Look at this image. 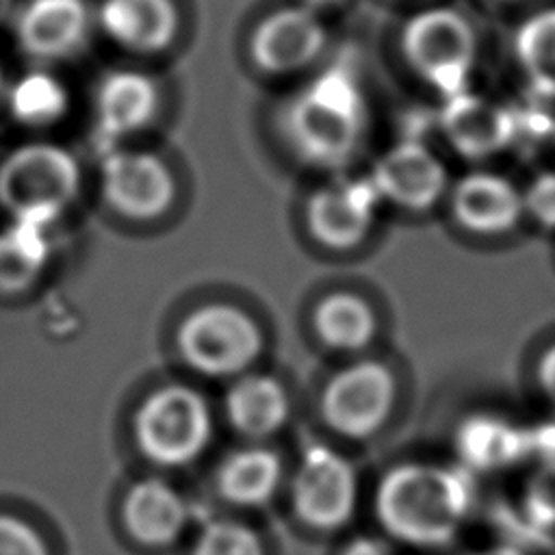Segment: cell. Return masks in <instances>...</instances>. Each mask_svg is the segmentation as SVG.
<instances>
[{
  "mask_svg": "<svg viewBox=\"0 0 555 555\" xmlns=\"http://www.w3.org/2000/svg\"><path fill=\"white\" fill-rule=\"evenodd\" d=\"M48 256L46 225L13 219L0 230V293L15 295L30 288L43 273Z\"/></svg>",
  "mask_w": 555,
  "mask_h": 555,
  "instance_id": "603a6c76",
  "label": "cell"
},
{
  "mask_svg": "<svg viewBox=\"0 0 555 555\" xmlns=\"http://www.w3.org/2000/svg\"><path fill=\"white\" fill-rule=\"evenodd\" d=\"M475 501V479L460 464L405 462L379 479L375 512L392 538L434 548L457 538Z\"/></svg>",
  "mask_w": 555,
  "mask_h": 555,
  "instance_id": "6da1fadb",
  "label": "cell"
},
{
  "mask_svg": "<svg viewBox=\"0 0 555 555\" xmlns=\"http://www.w3.org/2000/svg\"><path fill=\"white\" fill-rule=\"evenodd\" d=\"M397 395L392 371L377 360H360L338 371L321 397V414L345 438H369L390 416Z\"/></svg>",
  "mask_w": 555,
  "mask_h": 555,
  "instance_id": "52a82bcc",
  "label": "cell"
},
{
  "mask_svg": "<svg viewBox=\"0 0 555 555\" xmlns=\"http://www.w3.org/2000/svg\"><path fill=\"white\" fill-rule=\"evenodd\" d=\"M156 111L158 89L152 78L139 72H108L98 85V128L111 139H121L143 130L156 117Z\"/></svg>",
  "mask_w": 555,
  "mask_h": 555,
  "instance_id": "d6986e66",
  "label": "cell"
},
{
  "mask_svg": "<svg viewBox=\"0 0 555 555\" xmlns=\"http://www.w3.org/2000/svg\"><path fill=\"white\" fill-rule=\"evenodd\" d=\"M382 197L371 178H336L319 186L306 204V225L317 243L347 251L373 230Z\"/></svg>",
  "mask_w": 555,
  "mask_h": 555,
  "instance_id": "30bf717a",
  "label": "cell"
},
{
  "mask_svg": "<svg viewBox=\"0 0 555 555\" xmlns=\"http://www.w3.org/2000/svg\"><path fill=\"white\" fill-rule=\"evenodd\" d=\"M80 189V167L56 143H26L0 163V206L17 221L48 225Z\"/></svg>",
  "mask_w": 555,
  "mask_h": 555,
  "instance_id": "3957f363",
  "label": "cell"
},
{
  "mask_svg": "<svg viewBox=\"0 0 555 555\" xmlns=\"http://www.w3.org/2000/svg\"><path fill=\"white\" fill-rule=\"evenodd\" d=\"M343 555H392V551L373 538H358L343 551Z\"/></svg>",
  "mask_w": 555,
  "mask_h": 555,
  "instance_id": "1f68e13d",
  "label": "cell"
},
{
  "mask_svg": "<svg viewBox=\"0 0 555 555\" xmlns=\"http://www.w3.org/2000/svg\"><path fill=\"white\" fill-rule=\"evenodd\" d=\"M325 46V28L308 7H284L251 33L249 56L267 74H291L310 65Z\"/></svg>",
  "mask_w": 555,
  "mask_h": 555,
  "instance_id": "4fadbf2b",
  "label": "cell"
},
{
  "mask_svg": "<svg viewBox=\"0 0 555 555\" xmlns=\"http://www.w3.org/2000/svg\"><path fill=\"white\" fill-rule=\"evenodd\" d=\"M11 4H13V0H0V24L7 20V15L11 11Z\"/></svg>",
  "mask_w": 555,
  "mask_h": 555,
  "instance_id": "e575fe53",
  "label": "cell"
},
{
  "mask_svg": "<svg viewBox=\"0 0 555 555\" xmlns=\"http://www.w3.org/2000/svg\"><path fill=\"white\" fill-rule=\"evenodd\" d=\"M89 24L87 0H28L15 22V37L28 56L59 61L80 50Z\"/></svg>",
  "mask_w": 555,
  "mask_h": 555,
  "instance_id": "2e32d148",
  "label": "cell"
},
{
  "mask_svg": "<svg viewBox=\"0 0 555 555\" xmlns=\"http://www.w3.org/2000/svg\"><path fill=\"white\" fill-rule=\"evenodd\" d=\"M128 533L143 546H169L186 527L189 509L182 494L158 477H147L128 488L121 503Z\"/></svg>",
  "mask_w": 555,
  "mask_h": 555,
  "instance_id": "e0dca14e",
  "label": "cell"
},
{
  "mask_svg": "<svg viewBox=\"0 0 555 555\" xmlns=\"http://www.w3.org/2000/svg\"><path fill=\"white\" fill-rule=\"evenodd\" d=\"M0 555H50L39 531L26 520L0 512Z\"/></svg>",
  "mask_w": 555,
  "mask_h": 555,
  "instance_id": "f1b7e54d",
  "label": "cell"
},
{
  "mask_svg": "<svg viewBox=\"0 0 555 555\" xmlns=\"http://www.w3.org/2000/svg\"><path fill=\"white\" fill-rule=\"evenodd\" d=\"M288 410L284 386L260 373L241 375L225 395L230 425L251 440H262L280 431L288 418Z\"/></svg>",
  "mask_w": 555,
  "mask_h": 555,
  "instance_id": "ffe728a7",
  "label": "cell"
},
{
  "mask_svg": "<svg viewBox=\"0 0 555 555\" xmlns=\"http://www.w3.org/2000/svg\"><path fill=\"white\" fill-rule=\"evenodd\" d=\"M533 377L542 397L555 408V343H551L535 360Z\"/></svg>",
  "mask_w": 555,
  "mask_h": 555,
  "instance_id": "4dcf8cb0",
  "label": "cell"
},
{
  "mask_svg": "<svg viewBox=\"0 0 555 555\" xmlns=\"http://www.w3.org/2000/svg\"><path fill=\"white\" fill-rule=\"evenodd\" d=\"M473 555H527V553L520 546H516V544H496V546L477 551Z\"/></svg>",
  "mask_w": 555,
  "mask_h": 555,
  "instance_id": "d6a6232c",
  "label": "cell"
},
{
  "mask_svg": "<svg viewBox=\"0 0 555 555\" xmlns=\"http://www.w3.org/2000/svg\"><path fill=\"white\" fill-rule=\"evenodd\" d=\"M2 87H4V78H2V69H0V93H2Z\"/></svg>",
  "mask_w": 555,
  "mask_h": 555,
  "instance_id": "d590c367",
  "label": "cell"
},
{
  "mask_svg": "<svg viewBox=\"0 0 555 555\" xmlns=\"http://www.w3.org/2000/svg\"><path fill=\"white\" fill-rule=\"evenodd\" d=\"M518 518L531 535L540 538L555 531V464H540L527 479L518 503Z\"/></svg>",
  "mask_w": 555,
  "mask_h": 555,
  "instance_id": "484cf974",
  "label": "cell"
},
{
  "mask_svg": "<svg viewBox=\"0 0 555 555\" xmlns=\"http://www.w3.org/2000/svg\"><path fill=\"white\" fill-rule=\"evenodd\" d=\"M308 9H319V7H332V4H338L340 0H304Z\"/></svg>",
  "mask_w": 555,
  "mask_h": 555,
  "instance_id": "836d02e7",
  "label": "cell"
},
{
  "mask_svg": "<svg viewBox=\"0 0 555 555\" xmlns=\"http://www.w3.org/2000/svg\"><path fill=\"white\" fill-rule=\"evenodd\" d=\"M193 555H264V548L249 527L234 520H217L202 531Z\"/></svg>",
  "mask_w": 555,
  "mask_h": 555,
  "instance_id": "4316f807",
  "label": "cell"
},
{
  "mask_svg": "<svg viewBox=\"0 0 555 555\" xmlns=\"http://www.w3.org/2000/svg\"><path fill=\"white\" fill-rule=\"evenodd\" d=\"M312 325L321 343L330 349L360 351L373 340L377 332V317L366 299L340 291L317 304Z\"/></svg>",
  "mask_w": 555,
  "mask_h": 555,
  "instance_id": "7402d4cb",
  "label": "cell"
},
{
  "mask_svg": "<svg viewBox=\"0 0 555 555\" xmlns=\"http://www.w3.org/2000/svg\"><path fill=\"white\" fill-rule=\"evenodd\" d=\"M291 494L301 522L319 531L340 529L356 512L358 477L347 457L317 444L301 455Z\"/></svg>",
  "mask_w": 555,
  "mask_h": 555,
  "instance_id": "ba28073f",
  "label": "cell"
},
{
  "mask_svg": "<svg viewBox=\"0 0 555 555\" xmlns=\"http://www.w3.org/2000/svg\"><path fill=\"white\" fill-rule=\"evenodd\" d=\"M457 464L470 475L499 473L531 460L529 425L496 412H473L453 431Z\"/></svg>",
  "mask_w": 555,
  "mask_h": 555,
  "instance_id": "9a60e30c",
  "label": "cell"
},
{
  "mask_svg": "<svg viewBox=\"0 0 555 555\" xmlns=\"http://www.w3.org/2000/svg\"><path fill=\"white\" fill-rule=\"evenodd\" d=\"M525 217L544 230H555V169L540 171L522 189Z\"/></svg>",
  "mask_w": 555,
  "mask_h": 555,
  "instance_id": "83f0119b",
  "label": "cell"
},
{
  "mask_svg": "<svg viewBox=\"0 0 555 555\" xmlns=\"http://www.w3.org/2000/svg\"><path fill=\"white\" fill-rule=\"evenodd\" d=\"M453 221L466 232L494 236L514 230L525 217L522 189L494 171H470L449 189Z\"/></svg>",
  "mask_w": 555,
  "mask_h": 555,
  "instance_id": "5bb4252c",
  "label": "cell"
},
{
  "mask_svg": "<svg viewBox=\"0 0 555 555\" xmlns=\"http://www.w3.org/2000/svg\"><path fill=\"white\" fill-rule=\"evenodd\" d=\"M401 50L408 65L442 98L468 89L477 35L460 11L436 7L412 15L401 30Z\"/></svg>",
  "mask_w": 555,
  "mask_h": 555,
  "instance_id": "5b68a950",
  "label": "cell"
},
{
  "mask_svg": "<svg viewBox=\"0 0 555 555\" xmlns=\"http://www.w3.org/2000/svg\"><path fill=\"white\" fill-rule=\"evenodd\" d=\"M284 132L308 165L338 169L349 163L364 134V102L356 78L338 65L317 76L288 104Z\"/></svg>",
  "mask_w": 555,
  "mask_h": 555,
  "instance_id": "7a4b0ae2",
  "label": "cell"
},
{
  "mask_svg": "<svg viewBox=\"0 0 555 555\" xmlns=\"http://www.w3.org/2000/svg\"><path fill=\"white\" fill-rule=\"evenodd\" d=\"M9 108L24 126H50L65 115L67 91L54 76L30 72L9 89Z\"/></svg>",
  "mask_w": 555,
  "mask_h": 555,
  "instance_id": "d4e9b609",
  "label": "cell"
},
{
  "mask_svg": "<svg viewBox=\"0 0 555 555\" xmlns=\"http://www.w3.org/2000/svg\"><path fill=\"white\" fill-rule=\"evenodd\" d=\"M104 202L121 217L152 221L163 217L176 202V178L169 165L152 154L117 150L102 163Z\"/></svg>",
  "mask_w": 555,
  "mask_h": 555,
  "instance_id": "9c48e42d",
  "label": "cell"
},
{
  "mask_svg": "<svg viewBox=\"0 0 555 555\" xmlns=\"http://www.w3.org/2000/svg\"><path fill=\"white\" fill-rule=\"evenodd\" d=\"M516 63L529 89L555 100V7L529 15L514 39Z\"/></svg>",
  "mask_w": 555,
  "mask_h": 555,
  "instance_id": "cb8c5ba5",
  "label": "cell"
},
{
  "mask_svg": "<svg viewBox=\"0 0 555 555\" xmlns=\"http://www.w3.org/2000/svg\"><path fill=\"white\" fill-rule=\"evenodd\" d=\"M282 483V460L275 451L254 444L225 455L217 470L219 494L232 505L256 507L271 501Z\"/></svg>",
  "mask_w": 555,
  "mask_h": 555,
  "instance_id": "44dd1931",
  "label": "cell"
},
{
  "mask_svg": "<svg viewBox=\"0 0 555 555\" xmlns=\"http://www.w3.org/2000/svg\"><path fill=\"white\" fill-rule=\"evenodd\" d=\"M531 460L540 464H555V421L529 425Z\"/></svg>",
  "mask_w": 555,
  "mask_h": 555,
  "instance_id": "f546056e",
  "label": "cell"
},
{
  "mask_svg": "<svg viewBox=\"0 0 555 555\" xmlns=\"http://www.w3.org/2000/svg\"><path fill=\"white\" fill-rule=\"evenodd\" d=\"M260 325L232 304H204L189 312L178 327L182 360L202 375H243L262 353Z\"/></svg>",
  "mask_w": 555,
  "mask_h": 555,
  "instance_id": "8992f818",
  "label": "cell"
},
{
  "mask_svg": "<svg viewBox=\"0 0 555 555\" xmlns=\"http://www.w3.org/2000/svg\"><path fill=\"white\" fill-rule=\"evenodd\" d=\"M134 442L158 466H184L197 460L212 436V414L206 399L182 384L150 392L132 418Z\"/></svg>",
  "mask_w": 555,
  "mask_h": 555,
  "instance_id": "277c9868",
  "label": "cell"
},
{
  "mask_svg": "<svg viewBox=\"0 0 555 555\" xmlns=\"http://www.w3.org/2000/svg\"><path fill=\"white\" fill-rule=\"evenodd\" d=\"M382 199L412 212L434 208L449 193V173L431 147L403 139L375 163L371 173Z\"/></svg>",
  "mask_w": 555,
  "mask_h": 555,
  "instance_id": "7c38bea8",
  "label": "cell"
},
{
  "mask_svg": "<svg viewBox=\"0 0 555 555\" xmlns=\"http://www.w3.org/2000/svg\"><path fill=\"white\" fill-rule=\"evenodd\" d=\"M553 137H555V128H553Z\"/></svg>",
  "mask_w": 555,
  "mask_h": 555,
  "instance_id": "8d00e7d4",
  "label": "cell"
},
{
  "mask_svg": "<svg viewBox=\"0 0 555 555\" xmlns=\"http://www.w3.org/2000/svg\"><path fill=\"white\" fill-rule=\"evenodd\" d=\"M100 26L119 46L132 52H160L178 33L173 0H102Z\"/></svg>",
  "mask_w": 555,
  "mask_h": 555,
  "instance_id": "ac0fdd59",
  "label": "cell"
},
{
  "mask_svg": "<svg viewBox=\"0 0 555 555\" xmlns=\"http://www.w3.org/2000/svg\"><path fill=\"white\" fill-rule=\"evenodd\" d=\"M438 126L447 143L468 160L496 156L518 139V115L468 89L444 98Z\"/></svg>",
  "mask_w": 555,
  "mask_h": 555,
  "instance_id": "8fae6325",
  "label": "cell"
}]
</instances>
